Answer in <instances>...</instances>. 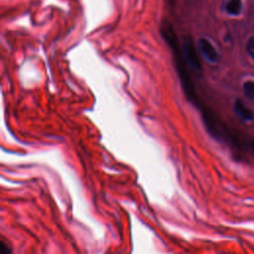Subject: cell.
<instances>
[{"mask_svg":"<svg viewBox=\"0 0 254 254\" xmlns=\"http://www.w3.org/2000/svg\"><path fill=\"white\" fill-rule=\"evenodd\" d=\"M246 51L251 59L254 61V37H251L246 45Z\"/></svg>","mask_w":254,"mask_h":254,"instance_id":"obj_6","label":"cell"},{"mask_svg":"<svg viewBox=\"0 0 254 254\" xmlns=\"http://www.w3.org/2000/svg\"><path fill=\"white\" fill-rule=\"evenodd\" d=\"M198 53L209 63H216L218 61V54L214 46L206 38H200L196 44Z\"/></svg>","mask_w":254,"mask_h":254,"instance_id":"obj_2","label":"cell"},{"mask_svg":"<svg viewBox=\"0 0 254 254\" xmlns=\"http://www.w3.org/2000/svg\"><path fill=\"white\" fill-rule=\"evenodd\" d=\"M243 91L245 96L250 99L251 101H254V81L247 80L243 83Z\"/></svg>","mask_w":254,"mask_h":254,"instance_id":"obj_5","label":"cell"},{"mask_svg":"<svg viewBox=\"0 0 254 254\" xmlns=\"http://www.w3.org/2000/svg\"><path fill=\"white\" fill-rule=\"evenodd\" d=\"M241 0H229L225 6L226 12L230 15H238L241 12Z\"/></svg>","mask_w":254,"mask_h":254,"instance_id":"obj_4","label":"cell"},{"mask_svg":"<svg viewBox=\"0 0 254 254\" xmlns=\"http://www.w3.org/2000/svg\"><path fill=\"white\" fill-rule=\"evenodd\" d=\"M233 107H234V111L235 113L241 118L243 119L244 121H251L253 120V113L250 109H248L246 107V105L239 99H236L234 104H233Z\"/></svg>","mask_w":254,"mask_h":254,"instance_id":"obj_3","label":"cell"},{"mask_svg":"<svg viewBox=\"0 0 254 254\" xmlns=\"http://www.w3.org/2000/svg\"><path fill=\"white\" fill-rule=\"evenodd\" d=\"M182 49H183V56L186 63H188L191 66V68H193L194 70H200L201 64L198 60L196 50L193 47L192 43L190 40H185L183 43Z\"/></svg>","mask_w":254,"mask_h":254,"instance_id":"obj_1","label":"cell"}]
</instances>
